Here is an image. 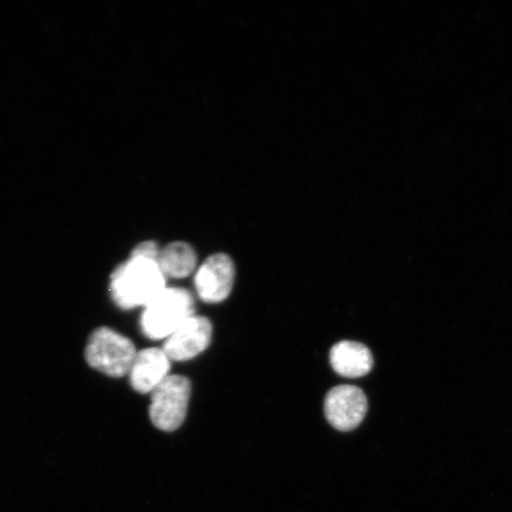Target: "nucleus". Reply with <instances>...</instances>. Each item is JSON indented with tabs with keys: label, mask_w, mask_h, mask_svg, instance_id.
Returning a JSON list of instances; mask_svg holds the SVG:
<instances>
[{
	"label": "nucleus",
	"mask_w": 512,
	"mask_h": 512,
	"mask_svg": "<svg viewBox=\"0 0 512 512\" xmlns=\"http://www.w3.org/2000/svg\"><path fill=\"white\" fill-rule=\"evenodd\" d=\"M213 337V325L206 317L192 316L165 339L163 351L170 361H189L206 350Z\"/></svg>",
	"instance_id": "obj_7"
},
{
	"label": "nucleus",
	"mask_w": 512,
	"mask_h": 512,
	"mask_svg": "<svg viewBox=\"0 0 512 512\" xmlns=\"http://www.w3.org/2000/svg\"><path fill=\"white\" fill-rule=\"evenodd\" d=\"M191 383L187 377L169 375L151 393L150 419L158 430L174 432L187 418Z\"/></svg>",
	"instance_id": "obj_4"
},
{
	"label": "nucleus",
	"mask_w": 512,
	"mask_h": 512,
	"mask_svg": "<svg viewBox=\"0 0 512 512\" xmlns=\"http://www.w3.org/2000/svg\"><path fill=\"white\" fill-rule=\"evenodd\" d=\"M160 249L155 242L147 241L140 243V245L134 249L132 256H138V258L158 260Z\"/></svg>",
	"instance_id": "obj_11"
},
{
	"label": "nucleus",
	"mask_w": 512,
	"mask_h": 512,
	"mask_svg": "<svg viewBox=\"0 0 512 512\" xmlns=\"http://www.w3.org/2000/svg\"><path fill=\"white\" fill-rule=\"evenodd\" d=\"M157 262L165 278L182 279L195 271L197 254L188 243L172 242L160 249Z\"/></svg>",
	"instance_id": "obj_10"
},
{
	"label": "nucleus",
	"mask_w": 512,
	"mask_h": 512,
	"mask_svg": "<svg viewBox=\"0 0 512 512\" xmlns=\"http://www.w3.org/2000/svg\"><path fill=\"white\" fill-rule=\"evenodd\" d=\"M166 278L157 260L131 256L114 271L111 293L115 304L123 310L150 304L166 288Z\"/></svg>",
	"instance_id": "obj_1"
},
{
	"label": "nucleus",
	"mask_w": 512,
	"mask_h": 512,
	"mask_svg": "<svg viewBox=\"0 0 512 512\" xmlns=\"http://www.w3.org/2000/svg\"><path fill=\"white\" fill-rule=\"evenodd\" d=\"M235 281V265L230 256L214 254L203 262L195 275L198 297L204 303L223 302L232 293Z\"/></svg>",
	"instance_id": "obj_6"
},
{
	"label": "nucleus",
	"mask_w": 512,
	"mask_h": 512,
	"mask_svg": "<svg viewBox=\"0 0 512 512\" xmlns=\"http://www.w3.org/2000/svg\"><path fill=\"white\" fill-rule=\"evenodd\" d=\"M368 411V400L361 388L337 386L324 401V412L329 424L337 431L350 432L361 425Z\"/></svg>",
	"instance_id": "obj_5"
},
{
	"label": "nucleus",
	"mask_w": 512,
	"mask_h": 512,
	"mask_svg": "<svg viewBox=\"0 0 512 512\" xmlns=\"http://www.w3.org/2000/svg\"><path fill=\"white\" fill-rule=\"evenodd\" d=\"M330 362L338 375L348 377V379H358V377L370 373V370L373 369L374 358L366 345L343 341L332 347Z\"/></svg>",
	"instance_id": "obj_9"
},
{
	"label": "nucleus",
	"mask_w": 512,
	"mask_h": 512,
	"mask_svg": "<svg viewBox=\"0 0 512 512\" xmlns=\"http://www.w3.org/2000/svg\"><path fill=\"white\" fill-rule=\"evenodd\" d=\"M136 347L119 332L110 328L96 329L88 339L86 358L89 366L111 377L130 373Z\"/></svg>",
	"instance_id": "obj_3"
},
{
	"label": "nucleus",
	"mask_w": 512,
	"mask_h": 512,
	"mask_svg": "<svg viewBox=\"0 0 512 512\" xmlns=\"http://www.w3.org/2000/svg\"><path fill=\"white\" fill-rule=\"evenodd\" d=\"M195 316V302L184 288L166 287L144 307L142 330L150 339L169 338L185 320Z\"/></svg>",
	"instance_id": "obj_2"
},
{
	"label": "nucleus",
	"mask_w": 512,
	"mask_h": 512,
	"mask_svg": "<svg viewBox=\"0 0 512 512\" xmlns=\"http://www.w3.org/2000/svg\"><path fill=\"white\" fill-rule=\"evenodd\" d=\"M171 361L163 349L149 348L137 352L130 373L131 386L138 393H152L169 376Z\"/></svg>",
	"instance_id": "obj_8"
}]
</instances>
